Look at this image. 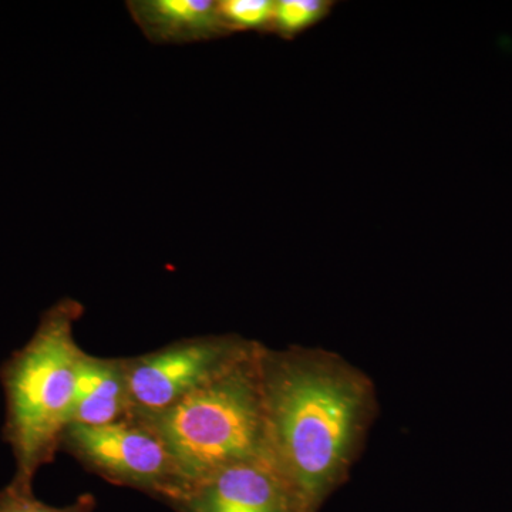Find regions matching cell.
<instances>
[{
    "mask_svg": "<svg viewBox=\"0 0 512 512\" xmlns=\"http://www.w3.org/2000/svg\"><path fill=\"white\" fill-rule=\"evenodd\" d=\"M97 500L92 493L79 495L72 504L55 507L36 498L33 487L10 481L0 491V512H94Z\"/></svg>",
    "mask_w": 512,
    "mask_h": 512,
    "instance_id": "cell-11",
    "label": "cell"
},
{
    "mask_svg": "<svg viewBox=\"0 0 512 512\" xmlns=\"http://www.w3.org/2000/svg\"><path fill=\"white\" fill-rule=\"evenodd\" d=\"M258 343L238 335L195 336L124 357L128 416H151L170 409L247 359Z\"/></svg>",
    "mask_w": 512,
    "mask_h": 512,
    "instance_id": "cell-5",
    "label": "cell"
},
{
    "mask_svg": "<svg viewBox=\"0 0 512 512\" xmlns=\"http://www.w3.org/2000/svg\"><path fill=\"white\" fill-rule=\"evenodd\" d=\"M269 454L303 512H319L342 487L377 414L375 383L329 350L259 353Z\"/></svg>",
    "mask_w": 512,
    "mask_h": 512,
    "instance_id": "cell-1",
    "label": "cell"
},
{
    "mask_svg": "<svg viewBox=\"0 0 512 512\" xmlns=\"http://www.w3.org/2000/svg\"><path fill=\"white\" fill-rule=\"evenodd\" d=\"M261 348L258 343L251 356L170 409L134 417L160 437L187 487L228 464L271 458L259 369Z\"/></svg>",
    "mask_w": 512,
    "mask_h": 512,
    "instance_id": "cell-3",
    "label": "cell"
},
{
    "mask_svg": "<svg viewBox=\"0 0 512 512\" xmlns=\"http://www.w3.org/2000/svg\"><path fill=\"white\" fill-rule=\"evenodd\" d=\"M335 2L330 0H276L271 33L293 40L328 18Z\"/></svg>",
    "mask_w": 512,
    "mask_h": 512,
    "instance_id": "cell-9",
    "label": "cell"
},
{
    "mask_svg": "<svg viewBox=\"0 0 512 512\" xmlns=\"http://www.w3.org/2000/svg\"><path fill=\"white\" fill-rule=\"evenodd\" d=\"M127 9L156 45H187L231 35L218 0H130Z\"/></svg>",
    "mask_w": 512,
    "mask_h": 512,
    "instance_id": "cell-7",
    "label": "cell"
},
{
    "mask_svg": "<svg viewBox=\"0 0 512 512\" xmlns=\"http://www.w3.org/2000/svg\"><path fill=\"white\" fill-rule=\"evenodd\" d=\"M275 2L272 0H218L229 32L271 33Z\"/></svg>",
    "mask_w": 512,
    "mask_h": 512,
    "instance_id": "cell-10",
    "label": "cell"
},
{
    "mask_svg": "<svg viewBox=\"0 0 512 512\" xmlns=\"http://www.w3.org/2000/svg\"><path fill=\"white\" fill-rule=\"evenodd\" d=\"M175 512H303L269 457L238 461L192 481L168 504Z\"/></svg>",
    "mask_w": 512,
    "mask_h": 512,
    "instance_id": "cell-6",
    "label": "cell"
},
{
    "mask_svg": "<svg viewBox=\"0 0 512 512\" xmlns=\"http://www.w3.org/2000/svg\"><path fill=\"white\" fill-rule=\"evenodd\" d=\"M83 315L82 302L60 299L43 313L29 342L0 367L6 400L3 439L15 457L12 481L20 485L33 487L40 468L53 463L72 420L84 355L74 325Z\"/></svg>",
    "mask_w": 512,
    "mask_h": 512,
    "instance_id": "cell-2",
    "label": "cell"
},
{
    "mask_svg": "<svg viewBox=\"0 0 512 512\" xmlns=\"http://www.w3.org/2000/svg\"><path fill=\"white\" fill-rule=\"evenodd\" d=\"M60 451L107 483L133 488L167 505L187 488L163 441L134 417L104 426L69 424Z\"/></svg>",
    "mask_w": 512,
    "mask_h": 512,
    "instance_id": "cell-4",
    "label": "cell"
},
{
    "mask_svg": "<svg viewBox=\"0 0 512 512\" xmlns=\"http://www.w3.org/2000/svg\"><path fill=\"white\" fill-rule=\"evenodd\" d=\"M130 413L124 357L84 352L74 394L70 424L104 426Z\"/></svg>",
    "mask_w": 512,
    "mask_h": 512,
    "instance_id": "cell-8",
    "label": "cell"
}]
</instances>
